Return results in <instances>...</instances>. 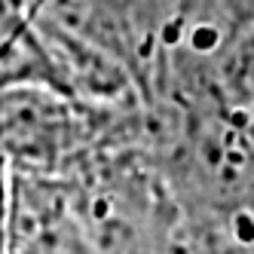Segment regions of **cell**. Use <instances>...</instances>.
Returning a JSON list of instances; mask_svg holds the SVG:
<instances>
[{
    "label": "cell",
    "mask_w": 254,
    "mask_h": 254,
    "mask_svg": "<svg viewBox=\"0 0 254 254\" xmlns=\"http://www.w3.org/2000/svg\"><path fill=\"white\" fill-rule=\"evenodd\" d=\"M0 224H3V169H0Z\"/></svg>",
    "instance_id": "3"
},
{
    "label": "cell",
    "mask_w": 254,
    "mask_h": 254,
    "mask_svg": "<svg viewBox=\"0 0 254 254\" xmlns=\"http://www.w3.org/2000/svg\"><path fill=\"white\" fill-rule=\"evenodd\" d=\"M0 254H92L67 181L3 172Z\"/></svg>",
    "instance_id": "2"
},
{
    "label": "cell",
    "mask_w": 254,
    "mask_h": 254,
    "mask_svg": "<svg viewBox=\"0 0 254 254\" xmlns=\"http://www.w3.org/2000/svg\"><path fill=\"white\" fill-rule=\"evenodd\" d=\"M147 144V104L92 107L43 83L0 89V169L6 175L70 181L95 153Z\"/></svg>",
    "instance_id": "1"
}]
</instances>
